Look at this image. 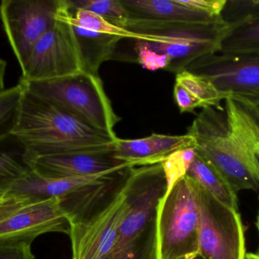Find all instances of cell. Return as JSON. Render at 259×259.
I'll list each match as a JSON object with an SVG mask.
<instances>
[{"mask_svg":"<svg viewBox=\"0 0 259 259\" xmlns=\"http://www.w3.org/2000/svg\"><path fill=\"white\" fill-rule=\"evenodd\" d=\"M187 134L236 193L259 191V106L231 96L224 105L202 108Z\"/></svg>","mask_w":259,"mask_h":259,"instance_id":"cell-1","label":"cell"},{"mask_svg":"<svg viewBox=\"0 0 259 259\" xmlns=\"http://www.w3.org/2000/svg\"><path fill=\"white\" fill-rule=\"evenodd\" d=\"M12 137L22 147L24 162L47 155L115 149L118 138L31 94L24 87Z\"/></svg>","mask_w":259,"mask_h":259,"instance_id":"cell-2","label":"cell"},{"mask_svg":"<svg viewBox=\"0 0 259 259\" xmlns=\"http://www.w3.org/2000/svg\"><path fill=\"white\" fill-rule=\"evenodd\" d=\"M130 168L105 183L61 199L71 224L72 259H110L128 208Z\"/></svg>","mask_w":259,"mask_h":259,"instance_id":"cell-3","label":"cell"},{"mask_svg":"<svg viewBox=\"0 0 259 259\" xmlns=\"http://www.w3.org/2000/svg\"><path fill=\"white\" fill-rule=\"evenodd\" d=\"M128 208L110 259H157V217L167 190L161 164L131 167Z\"/></svg>","mask_w":259,"mask_h":259,"instance_id":"cell-4","label":"cell"},{"mask_svg":"<svg viewBox=\"0 0 259 259\" xmlns=\"http://www.w3.org/2000/svg\"><path fill=\"white\" fill-rule=\"evenodd\" d=\"M124 28L146 36L151 49L170 59L167 71L178 74L194 61L219 53L230 26L213 23L164 21L129 18Z\"/></svg>","mask_w":259,"mask_h":259,"instance_id":"cell-5","label":"cell"},{"mask_svg":"<svg viewBox=\"0 0 259 259\" xmlns=\"http://www.w3.org/2000/svg\"><path fill=\"white\" fill-rule=\"evenodd\" d=\"M26 90L102 132L112 135L121 119L105 91L100 76L81 72L41 82H21Z\"/></svg>","mask_w":259,"mask_h":259,"instance_id":"cell-6","label":"cell"},{"mask_svg":"<svg viewBox=\"0 0 259 259\" xmlns=\"http://www.w3.org/2000/svg\"><path fill=\"white\" fill-rule=\"evenodd\" d=\"M199 209L187 176L158 205L157 259H192L199 254Z\"/></svg>","mask_w":259,"mask_h":259,"instance_id":"cell-7","label":"cell"},{"mask_svg":"<svg viewBox=\"0 0 259 259\" xmlns=\"http://www.w3.org/2000/svg\"><path fill=\"white\" fill-rule=\"evenodd\" d=\"M188 179L199 209V254L205 259H246L244 229L238 210L219 202Z\"/></svg>","mask_w":259,"mask_h":259,"instance_id":"cell-8","label":"cell"},{"mask_svg":"<svg viewBox=\"0 0 259 259\" xmlns=\"http://www.w3.org/2000/svg\"><path fill=\"white\" fill-rule=\"evenodd\" d=\"M67 7V0H60L54 25L33 47L19 81L53 80L83 71L74 34L65 18Z\"/></svg>","mask_w":259,"mask_h":259,"instance_id":"cell-9","label":"cell"},{"mask_svg":"<svg viewBox=\"0 0 259 259\" xmlns=\"http://www.w3.org/2000/svg\"><path fill=\"white\" fill-rule=\"evenodd\" d=\"M60 0H3L0 18L11 47L24 68L36 43L54 25Z\"/></svg>","mask_w":259,"mask_h":259,"instance_id":"cell-10","label":"cell"},{"mask_svg":"<svg viewBox=\"0 0 259 259\" xmlns=\"http://www.w3.org/2000/svg\"><path fill=\"white\" fill-rule=\"evenodd\" d=\"M70 230L69 218L59 198L22 199L0 214V242L31 244L42 234L68 235Z\"/></svg>","mask_w":259,"mask_h":259,"instance_id":"cell-11","label":"cell"},{"mask_svg":"<svg viewBox=\"0 0 259 259\" xmlns=\"http://www.w3.org/2000/svg\"><path fill=\"white\" fill-rule=\"evenodd\" d=\"M186 70L206 78L224 94L259 106V53H214L194 61Z\"/></svg>","mask_w":259,"mask_h":259,"instance_id":"cell-12","label":"cell"},{"mask_svg":"<svg viewBox=\"0 0 259 259\" xmlns=\"http://www.w3.org/2000/svg\"><path fill=\"white\" fill-rule=\"evenodd\" d=\"M115 149L37 157L26 161L27 167L51 177H80L115 173L131 166L115 156Z\"/></svg>","mask_w":259,"mask_h":259,"instance_id":"cell-13","label":"cell"},{"mask_svg":"<svg viewBox=\"0 0 259 259\" xmlns=\"http://www.w3.org/2000/svg\"><path fill=\"white\" fill-rule=\"evenodd\" d=\"M117 173L80 177H51L39 174L29 168L27 173L11 187L5 196L27 200H42L53 198L65 199L91 187L101 185L112 179Z\"/></svg>","mask_w":259,"mask_h":259,"instance_id":"cell-14","label":"cell"},{"mask_svg":"<svg viewBox=\"0 0 259 259\" xmlns=\"http://www.w3.org/2000/svg\"><path fill=\"white\" fill-rule=\"evenodd\" d=\"M195 147L193 137L188 134L167 135L153 133L137 139L117 138L115 156L131 167L161 164L170 154L180 149Z\"/></svg>","mask_w":259,"mask_h":259,"instance_id":"cell-15","label":"cell"},{"mask_svg":"<svg viewBox=\"0 0 259 259\" xmlns=\"http://www.w3.org/2000/svg\"><path fill=\"white\" fill-rule=\"evenodd\" d=\"M65 18L71 25L74 34L81 61L82 70L83 72L99 76V70L102 64L114 59L117 47L124 39L91 31L74 24L71 20V9L68 3Z\"/></svg>","mask_w":259,"mask_h":259,"instance_id":"cell-16","label":"cell"},{"mask_svg":"<svg viewBox=\"0 0 259 259\" xmlns=\"http://www.w3.org/2000/svg\"><path fill=\"white\" fill-rule=\"evenodd\" d=\"M129 18L164 21L213 23L222 21L178 3V0H121Z\"/></svg>","mask_w":259,"mask_h":259,"instance_id":"cell-17","label":"cell"},{"mask_svg":"<svg viewBox=\"0 0 259 259\" xmlns=\"http://www.w3.org/2000/svg\"><path fill=\"white\" fill-rule=\"evenodd\" d=\"M187 176L219 202L238 210L237 193L212 165L197 154L189 168Z\"/></svg>","mask_w":259,"mask_h":259,"instance_id":"cell-18","label":"cell"},{"mask_svg":"<svg viewBox=\"0 0 259 259\" xmlns=\"http://www.w3.org/2000/svg\"><path fill=\"white\" fill-rule=\"evenodd\" d=\"M219 53H259V19L231 27L222 40Z\"/></svg>","mask_w":259,"mask_h":259,"instance_id":"cell-19","label":"cell"},{"mask_svg":"<svg viewBox=\"0 0 259 259\" xmlns=\"http://www.w3.org/2000/svg\"><path fill=\"white\" fill-rule=\"evenodd\" d=\"M70 9L71 21L87 30L98 32L103 34L118 36L124 40H146L144 35L134 33L119 26L115 25L94 12L83 9H72L71 7Z\"/></svg>","mask_w":259,"mask_h":259,"instance_id":"cell-20","label":"cell"},{"mask_svg":"<svg viewBox=\"0 0 259 259\" xmlns=\"http://www.w3.org/2000/svg\"><path fill=\"white\" fill-rule=\"evenodd\" d=\"M176 82L181 84L200 100L205 107L219 106L222 101L231 97L221 92L206 78L187 70L176 75Z\"/></svg>","mask_w":259,"mask_h":259,"instance_id":"cell-21","label":"cell"},{"mask_svg":"<svg viewBox=\"0 0 259 259\" xmlns=\"http://www.w3.org/2000/svg\"><path fill=\"white\" fill-rule=\"evenodd\" d=\"M24 87L20 82L0 93V141L12 137L19 115Z\"/></svg>","mask_w":259,"mask_h":259,"instance_id":"cell-22","label":"cell"},{"mask_svg":"<svg viewBox=\"0 0 259 259\" xmlns=\"http://www.w3.org/2000/svg\"><path fill=\"white\" fill-rule=\"evenodd\" d=\"M72 9L94 12L115 25L124 28L129 13L121 0H68Z\"/></svg>","mask_w":259,"mask_h":259,"instance_id":"cell-23","label":"cell"},{"mask_svg":"<svg viewBox=\"0 0 259 259\" xmlns=\"http://www.w3.org/2000/svg\"><path fill=\"white\" fill-rule=\"evenodd\" d=\"M196 155L194 147L180 149L170 154L161 163L167 182V190L162 199L168 196L178 181L187 176Z\"/></svg>","mask_w":259,"mask_h":259,"instance_id":"cell-24","label":"cell"},{"mask_svg":"<svg viewBox=\"0 0 259 259\" xmlns=\"http://www.w3.org/2000/svg\"><path fill=\"white\" fill-rule=\"evenodd\" d=\"M221 18L230 27L259 19V0H226Z\"/></svg>","mask_w":259,"mask_h":259,"instance_id":"cell-25","label":"cell"},{"mask_svg":"<svg viewBox=\"0 0 259 259\" xmlns=\"http://www.w3.org/2000/svg\"><path fill=\"white\" fill-rule=\"evenodd\" d=\"M28 170L24 161L20 162L11 154L0 152V196H6L11 187Z\"/></svg>","mask_w":259,"mask_h":259,"instance_id":"cell-26","label":"cell"},{"mask_svg":"<svg viewBox=\"0 0 259 259\" xmlns=\"http://www.w3.org/2000/svg\"><path fill=\"white\" fill-rule=\"evenodd\" d=\"M133 41H134V50L135 53L134 62H137L142 67L149 71L159 69L167 71L171 62L168 56L152 50L142 40Z\"/></svg>","mask_w":259,"mask_h":259,"instance_id":"cell-27","label":"cell"},{"mask_svg":"<svg viewBox=\"0 0 259 259\" xmlns=\"http://www.w3.org/2000/svg\"><path fill=\"white\" fill-rule=\"evenodd\" d=\"M174 97L180 112L192 113L197 108H204L203 103L193 96L183 85L175 82L174 87Z\"/></svg>","mask_w":259,"mask_h":259,"instance_id":"cell-28","label":"cell"},{"mask_svg":"<svg viewBox=\"0 0 259 259\" xmlns=\"http://www.w3.org/2000/svg\"><path fill=\"white\" fill-rule=\"evenodd\" d=\"M31 244L0 242V259H35Z\"/></svg>","mask_w":259,"mask_h":259,"instance_id":"cell-29","label":"cell"},{"mask_svg":"<svg viewBox=\"0 0 259 259\" xmlns=\"http://www.w3.org/2000/svg\"><path fill=\"white\" fill-rule=\"evenodd\" d=\"M178 2L183 6L199 11L213 18H221V13L226 0H178Z\"/></svg>","mask_w":259,"mask_h":259,"instance_id":"cell-30","label":"cell"},{"mask_svg":"<svg viewBox=\"0 0 259 259\" xmlns=\"http://www.w3.org/2000/svg\"><path fill=\"white\" fill-rule=\"evenodd\" d=\"M20 200H21V199L11 197V196H0V214L4 211L6 208L15 205Z\"/></svg>","mask_w":259,"mask_h":259,"instance_id":"cell-31","label":"cell"},{"mask_svg":"<svg viewBox=\"0 0 259 259\" xmlns=\"http://www.w3.org/2000/svg\"><path fill=\"white\" fill-rule=\"evenodd\" d=\"M7 62L3 58L0 57V93L5 89V76H6Z\"/></svg>","mask_w":259,"mask_h":259,"instance_id":"cell-32","label":"cell"},{"mask_svg":"<svg viewBox=\"0 0 259 259\" xmlns=\"http://www.w3.org/2000/svg\"><path fill=\"white\" fill-rule=\"evenodd\" d=\"M246 259H259V254L247 253L246 254Z\"/></svg>","mask_w":259,"mask_h":259,"instance_id":"cell-33","label":"cell"},{"mask_svg":"<svg viewBox=\"0 0 259 259\" xmlns=\"http://www.w3.org/2000/svg\"><path fill=\"white\" fill-rule=\"evenodd\" d=\"M256 227H257V230H258V235H259V211H258V217H257ZM258 254H259V249H258Z\"/></svg>","mask_w":259,"mask_h":259,"instance_id":"cell-34","label":"cell"},{"mask_svg":"<svg viewBox=\"0 0 259 259\" xmlns=\"http://www.w3.org/2000/svg\"><path fill=\"white\" fill-rule=\"evenodd\" d=\"M192 259H205L203 258V257L202 256V255H200V254H199V255H196V257H194V258Z\"/></svg>","mask_w":259,"mask_h":259,"instance_id":"cell-35","label":"cell"}]
</instances>
